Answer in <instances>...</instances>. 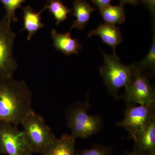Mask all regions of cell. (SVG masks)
I'll return each mask as SVG.
<instances>
[{
  "instance_id": "obj_1",
  "label": "cell",
  "mask_w": 155,
  "mask_h": 155,
  "mask_svg": "<svg viewBox=\"0 0 155 155\" xmlns=\"http://www.w3.org/2000/svg\"><path fill=\"white\" fill-rule=\"evenodd\" d=\"M32 94L25 81L0 80V122L18 126L32 110Z\"/></svg>"
},
{
  "instance_id": "obj_2",
  "label": "cell",
  "mask_w": 155,
  "mask_h": 155,
  "mask_svg": "<svg viewBox=\"0 0 155 155\" xmlns=\"http://www.w3.org/2000/svg\"><path fill=\"white\" fill-rule=\"evenodd\" d=\"M91 107L89 97L85 102L78 103L68 108L66 119L71 134L75 138H87L101 129L103 121L98 115H89L87 111Z\"/></svg>"
},
{
  "instance_id": "obj_3",
  "label": "cell",
  "mask_w": 155,
  "mask_h": 155,
  "mask_svg": "<svg viewBox=\"0 0 155 155\" xmlns=\"http://www.w3.org/2000/svg\"><path fill=\"white\" fill-rule=\"evenodd\" d=\"M104 57V64L99 68L101 75L107 87L109 94L119 99V90L130 83L135 65H125L122 64L116 53L109 55L101 49Z\"/></svg>"
},
{
  "instance_id": "obj_4",
  "label": "cell",
  "mask_w": 155,
  "mask_h": 155,
  "mask_svg": "<svg viewBox=\"0 0 155 155\" xmlns=\"http://www.w3.org/2000/svg\"><path fill=\"white\" fill-rule=\"evenodd\" d=\"M20 125L33 153L42 154L57 138L42 117L33 110L25 116Z\"/></svg>"
},
{
  "instance_id": "obj_5",
  "label": "cell",
  "mask_w": 155,
  "mask_h": 155,
  "mask_svg": "<svg viewBox=\"0 0 155 155\" xmlns=\"http://www.w3.org/2000/svg\"><path fill=\"white\" fill-rule=\"evenodd\" d=\"M11 24L5 17L0 20V80L13 78L18 66L13 54L16 34Z\"/></svg>"
},
{
  "instance_id": "obj_6",
  "label": "cell",
  "mask_w": 155,
  "mask_h": 155,
  "mask_svg": "<svg viewBox=\"0 0 155 155\" xmlns=\"http://www.w3.org/2000/svg\"><path fill=\"white\" fill-rule=\"evenodd\" d=\"M135 65L132 80L125 87L122 97L127 105H148L155 103V94L148 79Z\"/></svg>"
},
{
  "instance_id": "obj_7",
  "label": "cell",
  "mask_w": 155,
  "mask_h": 155,
  "mask_svg": "<svg viewBox=\"0 0 155 155\" xmlns=\"http://www.w3.org/2000/svg\"><path fill=\"white\" fill-rule=\"evenodd\" d=\"M33 153L23 130L12 124L0 122V154L31 155Z\"/></svg>"
},
{
  "instance_id": "obj_8",
  "label": "cell",
  "mask_w": 155,
  "mask_h": 155,
  "mask_svg": "<svg viewBox=\"0 0 155 155\" xmlns=\"http://www.w3.org/2000/svg\"><path fill=\"white\" fill-rule=\"evenodd\" d=\"M155 118V104L127 105L125 116L116 125L125 128L132 139L134 134Z\"/></svg>"
},
{
  "instance_id": "obj_9",
  "label": "cell",
  "mask_w": 155,
  "mask_h": 155,
  "mask_svg": "<svg viewBox=\"0 0 155 155\" xmlns=\"http://www.w3.org/2000/svg\"><path fill=\"white\" fill-rule=\"evenodd\" d=\"M134 147L146 155H155V118L137 131L132 138Z\"/></svg>"
},
{
  "instance_id": "obj_10",
  "label": "cell",
  "mask_w": 155,
  "mask_h": 155,
  "mask_svg": "<svg viewBox=\"0 0 155 155\" xmlns=\"http://www.w3.org/2000/svg\"><path fill=\"white\" fill-rule=\"evenodd\" d=\"M93 35L99 36L104 43L113 48L114 53H116V46L123 41L120 28L116 25L107 23L100 24L88 35V37Z\"/></svg>"
},
{
  "instance_id": "obj_11",
  "label": "cell",
  "mask_w": 155,
  "mask_h": 155,
  "mask_svg": "<svg viewBox=\"0 0 155 155\" xmlns=\"http://www.w3.org/2000/svg\"><path fill=\"white\" fill-rule=\"evenodd\" d=\"M51 35L56 50L62 52L65 55L78 54L81 50V45L78 42V39L72 38L70 31L60 33L53 29Z\"/></svg>"
},
{
  "instance_id": "obj_12",
  "label": "cell",
  "mask_w": 155,
  "mask_h": 155,
  "mask_svg": "<svg viewBox=\"0 0 155 155\" xmlns=\"http://www.w3.org/2000/svg\"><path fill=\"white\" fill-rule=\"evenodd\" d=\"M76 138L70 134H64L54 141L41 155H78L75 148Z\"/></svg>"
},
{
  "instance_id": "obj_13",
  "label": "cell",
  "mask_w": 155,
  "mask_h": 155,
  "mask_svg": "<svg viewBox=\"0 0 155 155\" xmlns=\"http://www.w3.org/2000/svg\"><path fill=\"white\" fill-rule=\"evenodd\" d=\"M23 11V28L21 31L26 30L28 31L27 40H30L37 31L44 27L45 24L41 22V14L46 10L45 5L43 8L38 13L35 12L29 6L22 8Z\"/></svg>"
},
{
  "instance_id": "obj_14",
  "label": "cell",
  "mask_w": 155,
  "mask_h": 155,
  "mask_svg": "<svg viewBox=\"0 0 155 155\" xmlns=\"http://www.w3.org/2000/svg\"><path fill=\"white\" fill-rule=\"evenodd\" d=\"M73 14L76 19L70 29H82L84 28L90 18L91 14L95 10L89 3L84 0H75L73 2Z\"/></svg>"
},
{
  "instance_id": "obj_15",
  "label": "cell",
  "mask_w": 155,
  "mask_h": 155,
  "mask_svg": "<svg viewBox=\"0 0 155 155\" xmlns=\"http://www.w3.org/2000/svg\"><path fill=\"white\" fill-rule=\"evenodd\" d=\"M105 23L111 25L121 24L125 21V14L124 6L122 5H111L110 4L100 10Z\"/></svg>"
},
{
  "instance_id": "obj_16",
  "label": "cell",
  "mask_w": 155,
  "mask_h": 155,
  "mask_svg": "<svg viewBox=\"0 0 155 155\" xmlns=\"http://www.w3.org/2000/svg\"><path fill=\"white\" fill-rule=\"evenodd\" d=\"M45 6L55 19L57 25L67 19L68 14H72V9L65 6L61 0H48Z\"/></svg>"
},
{
  "instance_id": "obj_17",
  "label": "cell",
  "mask_w": 155,
  "mask_h": 155,
  "mask_svg": "<svg viewBox=\"0 0 155 155\" xmlns=\"http://www.w3.org/2000/svg\"><path fill=\"white\" fill-rule=\"evenodd\" d=\"M26 0H0L6 10L5 17L10 22H16L18 21L16 16V11L21 8L22 3Z\"/></svg>"
},
{
  "instance_id": "obj_18",
  "label": "cell",
  "mask_w": 155,
  "mask_h": 155,
  "mask_svg": "<svg viewBox=\"0 0 155 155\" xmlns=\"http://www.w3.org/2000/svg\"><path fill=\"white\" fill-rule=\"evenodd\" d=\"M137 67H138L140 71L143 72L147 69L155 70V32L153 37V43L149 52L147 55L146 57L141 62L137 64Z\"/></svg>"
},
{
  "instance_id": "obj_19",
  "label": "cell",
  "mask_w": 155,
  "mask_h": 155,
  "mask_svg": "<svg viewBox=\"0 0 155 155\" xmlns=\"http://www.w3.org/2000/svg\"><path fill=\"white\" fill-rule=\"evenodd\" d=\"M78 153V155H114L113 147L99 144L93 145L91 148L84 149Z\"/></svg>"
},
{
  "instance_id": "obj_20",
  "label": "cell",
  "mask_w": 155,
  "mask_h": 155,
  "mask_svg": "<svg viewBox=\"0 0 155 155\" xmlns=\"http://www.w3.org/2000/svg\"><path fill=\"white\" fill-rule=\"evenodd\" d=\"M149 10L153 17H155V0H140Z\"/></svg>"
},
{
  "instance_id": "obj_21",
  "label": "cell",
  "mask_w": 155,
  "mask_h": 155,
  "mask_svg": "<svg viewBox=\"0 0 155 155\" xmlns=\"http://www.w3.org/2000/svg\"><path fill=\"white\" fill-rule=\"evenodd\" d=\"M112 1V0H92L93 2L99 8V10L110 5Z\"/></svg>"
},
{
  "instance_id": "obj_22",
  "label": "cell",
  "mask_w": 155,
  "mask_h": 155,
  "mask_svg": "<svg viewBox=\"0 0 155 155\" xmlns=\"http://www.w3.org/2000/svg\"><path fill=\"white\" fill-rule=\"evenodd\" d=\"M127 4L137 5H139L140 0H120V5L124 6Z\"/></svg>"
},
{
  "instance_id": "obj_23",
  "label": "cell",
  "mask_w": 155,
  "mask_h": 155,
  "mask_svg": "<svg viewBox=\"0 0 155 155\" xmlns=\"http://www.w3.org/2000/svg\"><path fill=\"white\" fill-rule=\"evenodd\" d=\"M124 153H125V155H146L139 151L138 150H137L134 147V148L132 151L129 152L125 151L124 152Z\"/></svg>"
}]
</instances>
